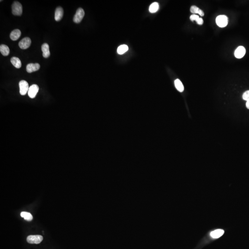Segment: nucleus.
<instances>
[{
	"mask_svg": "<svg viewBox=\"0 0 249 249\" xmlns=\"http://www.w3.org/2000/svg\"><path fill=\"white\" fill-rule=\"evenodd\" d=\"M12 13L13 15L17 16H21L22 14V6L18 1H15L13 2L12 6Z\"/></svg>",
	"mask_w": 249,
	"mask_h": 249,
	"instance_id": "nucleus-1",
	"label": "nucleus"
},
{
	"mask_svg": "<svg viewBox=\"0 0 249 249\" xmlns=\"http://www.w3.org/2000/svg\"><path fill=\"white\" fill-rule=\"evenodd\" d=\"M43 240V237L39 235H29L27 237V241L31 244H39Z\"/></svg>",
	"mask_w": 249,
	"mask_h": 249,
	"instance_id": "nucleus-2",
	"label": "nucleus"
},
{
	"mask_svg": "<svg viewBox=\"0 0 249 249\" xmlns=\"http://www.w3.org/2000/svg\"><path fill=\"white\" fill-rule=\"evenodd\" d=\"M228 22V18L227 16L224 15L218 16L216 19V23L220 27H225L227 25Z\"/></svg>",
	"mask_w": 249,
	"mask_h": 249,
	"instance_id": "nucleus-3",
	"label": "nucleus"
},
{
	"mask_svg": "<svg viewBox=\"0 0 249 249\" xmlns=\"http://www.w3.org/2000/svg\"><path fill=\"white\" fill-rule=\"evenodd\" d=\"M20 87V93L22 96L26 95L29 90V84L27 81L25 80H21L19 83Z\"/></svg>",
	"mask_w": 249,
	"mask_h": 249,
	"instance_id": "nucleus-4",
	"label": "nucleus"
},
{
	"mask_svg": "<svg viewBox=\"0 0 249 249\" xmlns=\"http://www.w3.org/2000/svg\"><path fill=\"white\" fill-rule=\"evenodd\" d=\"M84 16V11L82 8H79L77 10L75 15L73 17V20L76 23H80L82 21Z\"/></svg>",
	"mask_w": 249,
	"mask_h": 249,
	"instance_id": "nucleus-5",
	"label": "nucleus"
},
{
	"mask_svg": "<svg viewBox=\"0 0 249 249\" xmlns=\"http://www.w3.org/2000/svg\"><path fill=\"white\" fill-rule=\"evenodd\" d=\"M39 91V87L37 84H32L29 87L28 95L31 98H34L37 95Z\"/></svg>",
	"mask_w": 249,
	"mask_h": 249,
	"instance_id": "nucleus-6",
	"label": "nucleus"
},
{
	"mask_svg": "<svg viewBox=\"0 0 249 249\" xmlns=\"http://www.w3.org/2000/svg\"><path fill=\"white\" fill-rule=\"evenodd\" d=\"M31 41L29 38H25L22 39L19 43V47L22 50L28 49L31 44Z\"/></svg>",
	"mask_w": 249,
	"mask_h": 249,
	"instance_id": "nucleus-7",
	"label": "nucleus"
},
{
	"mask_svg": "<svg viewBox=\"0 0 249 249\" xmlns=\"http://www.w3.org/2000/svg\"><path fill=\"white\" fill-rule=\"evenodd\" d=\"M246 50L244 47L240 46L238 47L234 52L235 56L238 59H240L244 56L246 54Z\"/></svg>",
	"mask_w": 249,
	"mask_h": 249,
	"instance_id": "nucleus-8",
	"label": "nucleus"
},
{
	"mask_svg": "<svg viewBox=\"0 0 249 249\" xmlns=\"http://www.w3.org/2000/svg\"><path fill=\"white\" fill-rule=\"evenodd\" d=\"M40 65L38 63H30L27 66V71L29 73L36 72L40 69Z\"/></svg>",
	"mask_w": 249,
	"mask_h": 249,
	"instance_id": "nucleus-9",
	"label": "nucleus"
},
{
	"mask_svg": "<svg viewBox=\"0 0 249 249\" xmlns=\"http://www.w3.org/2000/svg\"><path fill=\"white\" fill-rule=\"evenodd\" d=\"M63 9L61 7H58L55 10L54 19L56 21L61 20L63 17Z\"/></svg>",
	"mask_w": 249,
	"mask_h": 249,
	"instance_id": "nucleus-10",
	"label": "nucleus"
},
{
	"mask_svg": "<svg viewBox=\"0 0 249 249\" xmlns=\"http://www.w3.org/2000/svg\"><path fill=\"white\" fill-rule=\"evenodd\" d=\"M42 50L43 51V57L47 58L50 55V48L48 43H44L42 45Z\"/></svg>",
	"mask_w": 249,
	"mask_h": 249,
	"instance_id": "nucleus-11",
	"label": "nucleus"
},
{
	"mask_svg": "<svg viewBox=\"0 0 249 249\" xmlns=\"http://www.w3.org/2000/svg\"><path fill=\"white\" fill-rule=\"evenodd\" d=\"M224 234V231L222 229H216L213 231L211 232L210 233V236L213 239H218L222 236Z\"/></svg>",
	"mask_w": 249,
	"mask_h": 249,
	"instance_id": "nucleus-12",
	"label": "nucleus"
},
{
	"mask_svg": "<svg viewBox=\"0 0 249 249\" xmlns=\"http://www.w3.org/2000/svg\"><path fill=\"white\" fill-rule=\"evenodd\" d=\"M21 34V32L20 30L15 29L13 31L10 33V38L13 41H16L20 38Z\"/></svg>",
	"mask_w": 249,
	"mask_h": 249,
	"instance_id": "nucleus-13",
	"label": "nucleus"
},
{
	"mask_svg": "<svg viewBox=\"0 0 249 249\" xmlns=\"http://www.w3.org/2000/svg\"><path fill=\"white\" fill-rule=\"evenodd\" d=\"M11 62L16 68H20L21 67V61L19 58L13 57L11 59Z\"/></svg>",
	"mask_w": 249,
	"mask_h": 249,
	"instance_id": "nucleus-14",
	"label": "nucleus"
},
{
	"mask_svg": "<svg viewBox=\"0 0 249 249\" xmlns=\"http://www.w3.org/2000/svg\"><path fill=\"white\" fill-rule=\"evenodd\" d=\"M0 51L1 54L4 56H8L10 53V50L8 47L4 44H1L0 46Z\"/></svg>",
	"mask_w": 249,
	"mask_h": 249,
	"instance_id": "nucleus-15",
	"label": "nucleus"
},
{
	"mask_svg": "<svg viewBox=\"0 0 249 249\" xmlns=\"http://www.w3.org/2000/svg\"><path fill=\"white\" fill-rule=\"evenodd\" d=\"M190 11L193 13H197L199 14L201 16H204V15L203 10L200 9L198 7H196V6H193L190 8Z\"/></svg>",
	"mask_w": 249,
	"mask_h": 249,
	"instance_id": "nucleus-16",
	"label": "nucleus"
},
{
	"mask_svg": "<svg viewBox=\"0 0 249 249\" xmlns=\"http://www.w3.org/2000/svg\"><path fill=\"white\" fill-rule=\"evenodd\" d=\"M174 84H175V87L179 91L182 92L184 91V86L183 85L182 83L180 80H179V79L175 80L174 81Z\"/></svg>",
	"mask_w": 249,
	"mask_h": 249,
	"instance_id": "nucleus-17",
	"label": "nucleus"
},
{
	"mask_svg": "<svg viewBox=\"0 0 249 249\" xmlns=\"http://www.w3.org/2000/svg\"><path fill=\"white\" fill-rule=\"evenodd\" d=\"M190 20H192V21H196L197 24H199V25H202L204 23V20H203V19L200 18L198 15H192L190 16Z\"/></svg>",
	"mask_w": 249,
	"mask_h": 249,
	"instance_id": "nucleus-18",
	"label": "nucleus"
},
{
	"mask_svg": "<svg viewBox=\"0 0 249 249\" xmlns=\"http://www.w3.org/2000/svg\"><path fill=\"white\" fill-rule=\"evenodd\" d=\"M20 216L24 220L28 221H31L33 219L32 215L30 213L27 212H22L20 213Z\"/></svg>",
	"mask_w": 249,
	"mask_h": 249,
	"instance_id": "nucleus-19",
	"label": "nucleus"
},
{
	"mask_svg": "<svg viewBox=\"0 0 249 249\" xmlns=\"http://www.w3.org/2000/svg\"><path fill=\"white\" fill-rule=\"evenodd\" d=\"M159 9V4L155 2L151 4L149 8V11L151 13H154L157 12Z\"/></svg>",
	"mask_w": 249,
	"mask_h": 249,
	"instance_id": "nucleus-20",
	"label": "nucleus"
},
{
	"mask_svg": "<svg viewBox=\"0 0 249 249\" xmlns=\"http://www.w3.org/2000/svg\"><path fill=\"white\" fill-rule=\"evenodd\" d=\"M128 50V47L126 45H121L117 49V52L119 54H122L125 53Z\"/></svg>",
	"mask_w": 249,
	"mask_h": 249,
	"instance_id": "nucleus-21",
	"label": "nucleus"
},
{
	"mask_svg": "<svg viewBox=\"0 0 249 249\" xmlns=\"http://www.w3.org/2000/svg\"><path fill=\"white\" fill-rule=\"evenodd\" d=\"M242 98L244 100L246 101H249V90L246 91V92L243 93Z\"/></svg>",
	"mask_w": 249,
	"mask_h": 249,
	"instance_id": "nucleus-22",
	"label": "nucleus"
},
{
	"mask_svg": "<svg viewBox=\"0 0 249 249\" xmlns=\"http://www.w3.org/2000/svg\"><path fill=\"white\" fill-rule=\"evenodd\" d=\"M246 107L247 109L249 110V101H247V102H246Z\"/></svg>",
	"mask_w": 249,
	"mask_h": 249,
	"instance_id": "nucleus-23",
	"label": "nucleus"
}]
</instances>
